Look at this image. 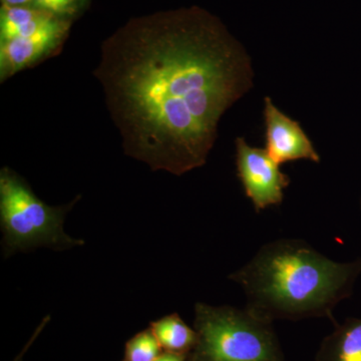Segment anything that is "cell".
Returning <instances> with one entry per match:
<instances>
[{
  "instance_id": "9c48e42d",
  "label": "cell",
  "mask_w": 361,
  "mask_h": 361,
  "mask_svg": "<svg viewBox=\"0 0 361 361\" xmlns=\"http://www.w3.org/2000/svg\"><path fill=\"white\" fill-rule=\"evenodd\" d=\"M152 330L161 348L170 353H184L197 341L196 332L190 329L177 314L166 316L154 322Z\"/></svg>"
},
{
  "instance_id": "7c38bea8",
  "label": "cell",
  "mask_w": 361,
  "mask_h": 361,
  "mask_svg": "<svg viewBox=\"0 0 361 361\" xmlns=\"http://www.w3.org/2000/svg\"><path fill=\"white\" fill-rule=\"evenodd\" d=\"M33 6L54 16H63L59 0H33Z\"/></svg>"
},
{
  "instance_id": "277c9868",
  "label": "cell",
  "mask_w": 361,
  "mask_h": 361,
  "mask_svg": "<svg viewBox=\"0 0 361 361\" xmlns=\"http://www.w3.org/2000/svg\"><path fill=\"white\" fill-rule=\"evenodd\" d=\"M71 205L47 206L16 173L2 169L0 221L6 256L39 246L65 250L84 245L82 240L71 238L63 230L65 216Z\"/></svg>"
},
{
  "instance_id": "5b68a950",
  "label": "cell",
  "mask_w": 361,
  "mask_h": 361,
  "mask_svg": "<svg viewBox=\"0 0 361 361\" xmlns=\"http://www.w3.org/2000/svg\"><path fill=\"white\" fill-rule=\"evenodd\" d=\"M236 166L244 192L257 212L282 203L290 179L266 149L253 148L244 137H237Z\"/></svg>"
},
{
  "instance_id": "8992f818",
  "label": "cell",
  "mask_w": 361,
  "mask_h": 361,
  "mask_svg": "<svg viewBox=\"0 0 361 361\" xmlns=\"http://www.w3.org/2000/svg\"><path fill=\"white\" fill-rule=\"evenodd\" d=\"M266 151L276 163L308 160L319 163L320 156L298 122L282 113L271 97L264 99Z\"/></svg>"
},
{
  "instance_id": "ba28073f",
  "label": "cell",
  "mask_w": 361,
  "mask_h": 361,
  "mask_svg": "<svg viewBox=\"0 0 361 361\" xmlns=\"http://www.w3.org/2000/svg\"><path fill=\"white\" fill-rule=\"evenodd\" d=\"M316 361H361V318H351L323 341Z\"/></svg>"
},
{
  "instance_id": "4fadbf2b",
  "label": "cell",
  "mask_w": 361,
  "mask_h": 361,
  "mask_svg": "<svg viewBox=\"0 0 361 361\" xmlns=\"http://www.w3.org/2000/svg\"><path fill=\"white\" fill-rule=\"evenodd\" d=\"M59 4H61L63 16L75 13L80 4H82V0H59Z\"/></svg>"
},
{
  "instance_id": "5bb4252c",
  "label": "cell",
  "mask_w": 361,
  "mask_h": 361,
  "mask_svg": "<svg viewBox=\"0 0 361 361\" xmlns=\"http://www.w3.org/2000/svg\"><path fill=\"white\" fill-rule=\"evenodd\" d=\"M155 361H184L182 353H170L161 355Z\"/></svg>"
},
{
  "instance_id": "6da1fadb",
  "label": "cell",
  "mask_w": 361,
  "mask_h": 361,
  "mask_svg": "<svg viewBox=\"0 0 361 361\" xmlns=\"http://www.w3.org/2000/svg\"><path fill=\"white\" fill-rule=\"evenodd\" d=\"M94 73L125 153L176 176L205 165L254 80L244 47L198 13L132 21L104 42Z\"/></svg>"
},
{
  "instance_id": "7a4b0ae2",
  "label": "cell",
  "mask_w": 361,
  "mask_h": 361,
  "mask_svg": "<svg viewBox=\"0 0 361 361\" xmlns=\"http://www.w3.org/2000/svg\"><path fill=\"white\" fill-rule=\"evenodd\" d=\"M361 273V259L341 263L302 240L266 244L230 275L243 288L246 310L266 322L330 317L348 298Z\"/></svg>"
},
{
  "instance_id": "3957f363",
  "label": "cell",
  "mask_w": 361,
  "mask_h": 361,
  "mask_svg": "<svg viewBox=\"0 0 361 361\" xmlns=\"http://www.w3.org/2000/svg\"><path fill=\"white\" fill-rule=\"evenodd\" d=\"M195 361H282L269 322L248 310L196 304Z\"/></svg>"
},
{
  "instance_id": "9a60e30c",
  "label": "cell",
  "mask_w": 361,
  "mask_h": 361,
  "mask_svg": "<svg viewBox=\"0 0 361 361\" xmlns=\"http://www.w3.org/2000/svg\"><path fill=\"white\" fill-rule=\"evenodd\" d=\"M2 1H4V4H8V6H23L30 4L33 0H2Z\"/></svg>"
},
{
  "instance_id": "52a82bcc",
  "label": "cell",
  "mask_w": 361,
  "mask_h": 361,
  "mask_svg": "<svg viewBox=\"0 0 361 361\" xmlns=\"http://www.w3.org/2000/svg\"><path fill=\"white\" fill-rule=\"evenodd\" d=\"M68 26V21L58 18L30 37L0 42L1 82L51 56L65 39Z\"/></svg>"
},
{
  "instance_id": "30bf717a",
  "label": "cell",
  "mask_w": 361,
  "mask_h": 361,
  "mask_svg": "<svg viewBox=\"0 0 361 361\" xmlns=\"http://www.w3.org/2000/svg\"><path fill=\"white\" fill-rule=\"evenodd\" d=\"M47 11L37 7L13 6L2 4L0 11V42L11 39L20 26L30 23Z\"/></svg>"
},
{
  "instance_id": "8fae6325",
  "label": "cell",
  "mask_w": 361,
  "mask_h": 361,
  "mask_svg": "<svg viewBox=\"0 0 361 361\" xmlns=\"http://www.w3.org/2000/svg\"><path fill=\"white\" fill-rule=\"evenodd\" d=\"M161 344L153 330L137 334L127 345L128 361H155L161 355Z\"/></svg>"
}]
</instances>
